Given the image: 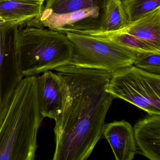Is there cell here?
<instances>
[{"label":"cell","mask_w":160,"mask_h":160,"mask_svg":"<svg viewBox=\"0 0 160 160\" xmlns=\"http://www.w3.org/2000/svg\"><path fill=\"white\" fill-rule=\"evenodd\" d=\"M43 11L54 13L98 7L103 10L108 0H46Z\"/></svg>","instance_id":"cell-14"},{"label":"cell","mask_w":160,"mask_h":160,"mask_svg":"<svg viewBox=\"0 0 160 160\" xmlns=\"http://www.w3.org/2000/svg\"><path fill=\"white\" fill-rule=\"evenodd\" d=\"M128 22L135 21L160 7V0H122Z\"/></svg>","instance_id":"cell-15"},{"label":"cell","mask_w":160,"mask_h":160,"mask_svg":"<svg viewBox=\"0 0 160 160\" xmlns=\"http://www.w3.org/2000/svg\"><path fill=\"white\" fill-rule=\"evenodd\" d=\"M43 4L32 0H0V17L13 27L20 26L39 17Z\"/></svg>","instance_id":"cell-12"},{"label":"cell","mask_w":160,"mask_h":160,"mask_svg":"<svg viewBox=\"0 0 160 160\" xmlns=\"http://www.w3.org/2000/svg\"><path fill=\"white\" fill-rule=\"evenodd\" d=\"M102 135L108 141L117 160H132L138 153L133 128L125 120L105 124Z\"/></svg>","instance_id":"cell-8"},{"label":"cell","mask_w":160,"mask_h":160,"mask_svg":"<svg viewBox=\"0 0 160 160\" xmlns=\"http://www.w3.org/2000/svg\"><path fill=\"white\" fill-rule=\"evenodd\" d=\"M61 79L62 102L55 119L54 160H86L102 136L114 98L112 73L68 64L54 69Z\"/></svg>","instance_id":"cell-1"},{"label":"cell","mask_w":160,"mask_h":160,"mask_svg":"<svg viewBox=\"0 0 160 160\" xmlns=\"http://www.w3.org/2000/svg\"><path fill=\"white\" fill-rule=\"evenodd\" d=\"M13 28L12 51L23 78L69 64L73 48L66 34L29 25Z\"/></svg>","instance_id":"cell-3"},{"label":"cell","mask_w":160,"mask_h":160,"mask_svg":"<svg viewBox=\"0 0 160 160\" xmlns=\"http://www.w3.org/2000/svg\"><path fill=\"white\" fill-rule=\"evenodd\" d=\"M64 34L72 45L69 64L112 73L133 64L134 52L88 34L71 32Z\"/></svg>","instance_id":"cell-5"},{"label":"cell","mask_w":160,"mask_h":160,"mask_svg":"<svg viewBox=\"0 0 160 160\" xmlns=\"http://www.w3.org/2000/svg\"><path fill=\"white\" fill-rule=\"evenodd\" d=\"M8 24V23H6L2 18L0 17V26L2 25H6V24Z\"/></svg>","instance_id":"cell-17"},{"label":"cell","mask_w":160,"mask_h":160,"mask_svg":"<svg viewBox=\"0 0 160 160\" xmlns=\"http://www.w3.org/2000/svg\"><path fill=\"white\" fill-rule=\"evenodd\" d=\"M107 91L113 98L122 99L148 115H160V75L134 65L111 74Z\"/></svg>","instance_id":"cell-4"},{"label":"cell","mask_w":160,"mask_h":160,"mask_svg":"<svg viewBox=\"0 0 160 160\" xmlns=\"http://www.w3.org/2000/svg\"><path fill=\"white\" fill-rule=\"evenodd\" d=\"M14 27L0 26V125L8 111L14 93L23 78L12 48L6 47L7 32Z\"/></svg>","instance_id":"cell-6"},{"label":"cell","mask_w":160,"mask_h":160,"mask_svg":"<svg viewBox=\"0 0 160 160\" xmlns=\"http://www.w3.org/2000/svg\"><path fill=\"white\" fill-rule=\"evenodd\" d=\"M111 32L126 33L151 45L160 50V7Z\"/></svg>","instance_id":"cell-11"},{"label":"cell","mask_w":160,"mask_h":160,"mask_svg":"<svg viewBox=\"0 0 160 160\" xmlns=\"http://www.w3.org/2000/svg\"><path fill=\"white\" fill-rule=\"evenodd\" d=\"M70 32L91 35L135 53L141 52L160 53V50L151 45L126 33L102 31L91 29L76 30Z\"/></svg>","instance_id":"cell-13"},{"label":"cell","mask_w":160,"mask_h":160,"mask_svg":"<svg viewBox=\"0 0 160 160\" xmlns=\"http://www.w3.org/2000/svg\"><path fill=\"white\" fill-rule=\"evenodd\" d=\"M134 135L137 146L145 157L160 160V115H149L135 124Z\"/></svg>","instance_id":"cell-9"},{"label":"cell","mask_w":160,"mask_h":160,"mask_svg":"<svg viewBox=\"0 0 160 160\" xmlns=\"http://www.w3.org/2000/svg\"><path fill=\"white\" fill-rule=\"evenodd\" d=\"M36 76L22 78L0 125V160H33L43 120L36 90Z\"/></svg>","instance_id":"cell-2"},{"label":"cell","mask_w":160,"mask_h":160,"mask_svg":"<svg viewBox=\"0 0 160 160\" xmlns=\"http://www.w3.org/2000/svg\"><path fill=\"white\" fill-rule=\"evenodd\" d=\"M32 1H34L38 2H42V3H44L45 1V0H32Z\"/></svg>","instance_id":"cell-18"},{"label":"cell","mask_w":160,"mask_h":160,"mask_svg":"<svg viewBox=\"0 0 160 160\" xmlns=\"http://www.w3.org/2000/svg\"><path fill=\"white\" fill-rule=\"evenodd\" d=\"M133 65L148 72L160 75V53H136Z\"/></svg>","instance_id":"cell-16"},{"label":"cell","mask_w":160,"mask_h":160,"mask_svg":"<svg viewBox=\"0 0 160 160\" xmlns=\"http://www.w3.org/2000/svg\"><path fill=\"white\" fill-rule=\"evenodd\" d=\"M36 90L40 111L44 118L55 120L61 110L62 85L58 75L52 71L36 77Z\"/></svg>","instance_id":"cell-7"},{"label":"cell","mask_w":160,"mask_h":160,"mask_svg":"<svg viewBox=\"0 0 160 160\" xmlns=\"http://www.w3.org/2000/svg\"><path fill=\"white\" fill-rule=\"evenodd\" d=\"M102 9L98 7L68 12L64 13H54L42 10L41 15L28 22L29 25L46 28L60 32L66 27L72 26L83 20L98 18Z\"/></svg>","instance_id":"cell-10"}]
</instances>
